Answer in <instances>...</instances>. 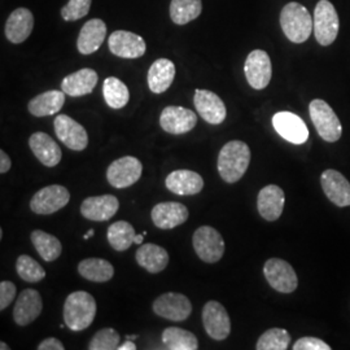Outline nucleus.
I'll use <instances>...</instances> for the list:
<instances>
[{
  "label": "nucleus",
  "instance_id": "obj_22",
  "mask_svg": "<svg viewBox=\"0 0 350 350\" xmlns=\"http://www.w3.org/2000/svg\"><path fill=\"white\" fill-rule=\"evenodd\" d=\"M286 204L284 191L279 186L270 185L263 187L257 198V209L263 219L274 222L280 218Z\"/></svg>",
  "mask_w": 350,
  "mask_h": 350
},
{
  "label": "nucleus",
  "instance_id": "obj_34",
  "mask_svg": "<svg viewBox=\"0 0 350 350\" xmlns=\"http://www.w3.org/2000/svg\"><path fill=\"white\" fill-rule=\"evenodd\" d=\"M135 228L126 221H118L109 226L107 238L113 250L117 252H125L134 244Z\"/></svg>",
  "mask_w": 350,
  "mask_h": 350
},
{
  "label": "nucleus",
  "instance_id": "obj_11",
  "mask_svg": "<svg viewBox=\"0 0 350 350\" xmlns=\"http://www.w3.org/2000/svg\"><path fill=\"white\" fill-rule=\"evenodd\" d=\"M244 73L250 88L254 90L267 88L273 75V65L267 52L262 50L252 51L245 60Z\"/></svg>",
  "mask_w": 350,
  "mask_h": 350
},
{
  "label": "nucleus",
  "instance_id": "obj_39",
  "mask_svg": "<svg viewBox=\"0 0 350 350\" xmlns=\"http://www.w3.org/2000/svg\"><path fill=\"white\" fill-rule=\"evenodd\" d=\"M120 334L113 328H103L95 334L88 344L90 350H114L120 347Z\"/></svg>",
  "mask_w": 350,
  "mask_h": 350
},
{
  "label": "nucleus",
  "instance_id": "obj_9",
  "mask_svg": "<svg viewBox=\"0 0 350 350\" xmlns=\"http://www.w3.org/2000/svg\"><path fill=\"white\" fill-rule=\"evenodd\" d=\"M143 173L140 160L133 156H125L113 161L107 170V179L114 188L122 189L137 183Z\"/></svg>",
  "mask_w": 350,
  "mask_h": 350
},
{
  "label": "nucleus",
  "instance_id": "obj_36",
  "mask_svg": "<svg viewBox=\"0 0 350 350\" xmlns=\"http://www.w3.org/2000/svg\"><path fill=\"white\" fill-rule=\"evenodd\" d=\"M103 95L107 104L113 109L124 108L130 100L129 88L121 79L116 77H109L104 81Z\"/></svg>",
  "mask_w": 350,
  "mask_h": 350
},
{
  "label": "nucleus",
  "instance_id": "obj_13",
  "mask_svg": "<svg viewBox=\"0 0 350 350\" xmlns=\"http://www.w3.org/2000/svg\"><path fill=\"white\" fill-rule=\"evenodd\" d=\"M70 193L64 186L53 185L39 189L30 200V209L37 214H52L68 205Z\"/></svg>",
  "mask_w": 350,
  "mask_h": 350
},
{
  "label": "nucleus",
  "instance_id": "obj_5",
  "mask_svg": "<svg viewBox=\"0 0 350 350\" xmlns=\"http://www.w3.org/2000/svg\"><path fill=\"white\" fill-rule=\"evenodd\" d=\"M309 113L314 127L319 137L328 142L334 143L341 138L342 127L338 120V114L334 109L322 99H315L309 105Z\"/></svg>",
  "mask_w": 350,
  "mask_h": 350
},
{
  "label": "nucleus",
  "instance_id": "obj_25",
  "mask_svg": "<svg viewBox=\"0 0 350 350\" xmlns=\"http://www.w3.org/2000/svg\"><path fill=\"white\" fill-rule=\"evenodd\" d=\"M34 27V16L27 8L13 11L5 24V37L14 44H20L30 37Z\"/></svg>",
  "mask_w": 350,
  "mask_h": 350
},
{
  "label": "nucleus",
  "instance_id": "obj_46",
  "mask_svg": "<svg viewBox=\"0 0 350 350\" xmlns=\"http://www.w3.org/2000/svg\"><path fill=\"white\" fill-rule=\"evenodd\" d=\"M143 240H144V235H143V234H142V235H135L134 243L138 244V245H142V244H143Z\"/></svg>",
  "mask_w": 350,
  "mask_h": 350
},
{
  "label": "nucleus",
  "instance_id": "obj_37",
  "mask_svg": "<svg viewBox=\"0 0 350 350\" xmlns=\"http://www.w3.org/2000/svg\"><path fill=\"white\" fill-rule=\"evenodd\" d=\"M291 342V335L283 328H270L258 338L257 350H286Z\"/></svg>",
  "mask_w": 350,
  "mask_h": 350
},
{
  "label": "nucleus",
  "instance_id": "obj_23",
  "mask_svg": "<svg viewBox=\"0 0 350 350\" xmlns=\"http://www.w3.org/2000/svg\"><path fill=\"white\" fill-rule=\"evenodd\" d=\"M165 186L175 195L192 196L202 191L204 179L199 173L192 170H175L166 176Z\"/></svg>",
  "mask_w": 350,
  "mask_h": 350
},
{
  "label": "nucleus",
  "instance_id": "obj_12",
  "mask_svg": "<svg viewBox=\"0 0 350 350\" xmlns=\"http://www.w3.org/2000/svg\"><path fill=\"white\" fill-rule=\"evenodd\" d=\"M55 134L69 150H83L88 146L86 129L66 114H59L55 118Z\"/></svg>",
  "mask_w": 350,
  "mask_h": 350
},
{
  "label": "nucleus",
  "instance_id": "obj_10",
  "mask_svg": "<svg viewBox=\"0 0 350 350\" xmlns=\"http://www.w3.org/2000/svg\"><path fill=\"white\" fill-rule=\"evenodd\" d=\"M202 325L206 334L217 341L226 340L231 332L230 315L218 301H208L202 308Z\"/></svg>",
  "mask_w": 350,
  "mask_h": 350
},
{
  "label": "nucleus",
  "instance_id": "obj_24",
  "mask_svg": "<svg viewBox=\"0 0 350 350\" xmlns=\"http://www.w3.org/2000/svg\"><path fill=\"white\" fill-rule=\"evenodd\" d=\"M29 146L38 160L47 167L57 166V163L62 161V148L46 133H34L29 139Z\"/></svg>",
  "mask_w": 350,
  "mask_h": 350
},
{
  "label": "nucleus",
  "instance_id": "obj_33",
  "mask_svg": "<svg viewBox=\"0 0 350 350\" xmlns=\"http://www.w3.org/2000/svg\"><path fill=\"white\" fill-rule=\"evenodd\" d=\"M163 345L169 350L199 349V340L187 329L179 327H167L163 332Z\"/></svg>",
  "mask_w": 350,
  "mask_h": 350
},
{
  "label": "nucleus",
  "instance_id": "obj_48",
  "mask_svg": "<svg viewBox=\"0 0 350 350\" xmlns=\"http://www.w3.org/2000/svg\"><path fill=\"white\" fill-rule=\"evenodd\" d=\"M0 349L1 350H10V347L5 344V342H0Z\"/></svg>",
  "mask_w": 350,
  "mask_h": 350
},
{
  "label": "nucleus",
  "instance_id": "obj_18",
  "mask_svg": "<svg viewBox=\"0 0 350 350\" xmlns=\"http://www.w3.org/2000/svg\"><path fill=\"white\" fill-rule=\"evenodd\" d=\"M43 300L36 289L27 288L24 289L14 304L13 309V319L16 325H31L42 313Z\"/></svg>",
  "mask_w": 350,
  "mask_h": 350
},
{
  "label": "nucleus",
  "instance_id": "obj_2",
  "mask_svg": "<svg viewBox=\"0 0 350 350\" xmlns=\"http://www.w3.org/2000/svg\"><path fill=\"white\" fill-rule=\"evenodd\" d=\"M96 301L85 291L70 293L64 304V322L69 329L79 332L92 325L96 315Z\"/></svg>",
  "mask_w": 350,
  "mask_h": 350
},
{
  "label": "nucleus",
  "instance_id": "obj_45",
  "mask_svg": "<svg viewBox=\"0 0 350 350\" xmlns=\"http://www.w3.org/2000/svg\"><path fill=\"white\" fill-rule=\"evenodd\" d=\"M137 349V345L131 341V340H129L127 338V341L126 342H124L122 345H120L118 347V350H135Z\"/></svg>",
  "mask_w": 350,
  "mask_h": 350
},
{
  "label": "nucleus",
  "instance_id": "obj_41",
  "mask_svg": "<svg viewBox=\"0 0 350 350\" xmlns=\"http://www.w3.org/2000/svg\"><path fill=\"white\" fill-rule=\"evenodd\" d=\"M17 288L12 282L4 280L0 283V310H5L16 299Z\"/></svg>",
  "mask_w": 350,
  "mask_h": 350
},
{
  "label": "nucleus",
  "instance_id": "obj_29",
  "mask_svg": "<svg viewBox=\"0 0 350 350\" xmlns=\"http://www.w3.org/2000/svg\"><path fill=\"white\" fill-rule=\"evenodd\" d=\"M65 92L51 90L47 92H43L33 98L29 101V112L36 117H46V116H53L62 111L65 104Z\"/></svg>",
  "mask_w": 350,
  "mask_h": 350
},
{
  "label": "nucleus",
  "instance_id": "obj_27",
  "mask_svg": "<svg viewBox=\"0 0 350 350\" xmlns=\"http://www.w3.org/2000/svg\"><path fill=\"white\" fill-rule=\"evenodd\" d=\"M98 83V73L94 69L85 68L66 75L62 82V90L72 98L85 96L94 91Z\"/></svg>",
  "mask_w": 350,
  "mask_h": 350
},
{
  "label": "nucleus",
  "instance_id": "obj_31",
  "mask_svg": "<svg viewBox=\"0 0 350 350\" xmlns=\"http://www.w3.org/2000/svg\"><path fill=\"white\" fill-rule=\"evenodd\" d=\"M78 273L90 282L105 283L114 275V267L103 258H86L78 265Z\"/></svg>",
  "mask_w": 350,
  "mask_h": 350
},
{
  "label": "nucleus",
  "instance_id": "obj_47",
  "mask_svg": "<svg viewBox=\"0 0 350 350\" xmlns=\"http://www.w3.org/2000/svg\"><path fill=\"white\" fill-rule=\"evenodd\" d=\"M94 234H95V230H88V234L83 237L85 240H88V239L92 238L94 237Z\"/></svg>",
  "mask_w": 350,
  "mask_h": 350
},
{
  "label": "nucleus",
  "instance_id": "obj_17",
  "mask_svg": "<svg viewBox=\"0 0 350 350\" xmlns=\"http://www.w3.org/2000/svg\"><path fill=\"white\" fill-rule=\"evenodd\" d=\"M196 124V113L183 107H166L160 116V125L166 133L173 135H182L189 133Z\"/></svg>",
  "mask_w": 350,
  "mask_h": 350
},
{
  "label": "nucleus",
  "instance_id": "obj_16",
  "mask_svg": "<svg viewBox=\"0 0 350 350\" xmlns=\"http://www.w3.org/2000/svg\"><path fill=\"white\" fill-rule=\"evenodd\" d=\"M195 107L201 118L211 125H221L226 120L227 111L224 100L212 91L195 90Z\"/></svg>",
  "mask_w": 350,
  "mask_h": 350
},
{
  "label": "nucleus",
  "instance_id": "obj_28",
  "mask_svg": "<svg viewBox=\"0 0 350 350\" xmlns=\"http://www.w3.org/2000/svg\"><path fill=\"white\" fill-rule=\"evenodd\" d=\"M137 262L150 274H159L169 263V253L157 244H142L137 250Z\"/></svg>",
  "mask_w": 350,
  "mask_h": 350
},
{
  "label": "nucleus",
  "instance_id": "obj_14",
  "mask_svg": "<svg viewBox=\"0 0 350 350\" xmlns=\"http://www.w3.org/2000/svg\"><path fill=\"white\" fill-rule=\"evenodd\" d=\"M273 126L276 133L292 144H304L309 138V129L297 114L279 112L273 117Z\"/></svg>",
  "mask_w": 350,
  "mask_h": 350
},
{
  "label": "nucleus",
  "instance_id": "obj_32",
  "mask_svg": "<svg viewBox=\"0 0 350 350\" xmlns=\"http://www.w3.org/2000/svg\"><path fill=\"white\" fill-rule=\"evenodd\" d=\"M31 243L34 248L37 250L39 256L46 261V262H53L56 261L63 252V245L60 240L47 234L46 231L42 230H36L31 232Z\"/></svg>",
  "mask_w": 350,
  "mask_h": 350
},
{
  "label": "nucleus",
  "instance_id": "obj_35",
  "mask_svg": "<svg viewBox=\"0 0 350 350\" xmlns=\"http://www.w3.org/2000/svg\"><path fill=\"white\" fill-rule=\"evenodd\" d=\"M201 0H172L170 17L176 25H186L200 16Z\"/></svg>",
  "mask_w": 350,
  "mask_h": 350
},
{
  "label": "nucleus",
  "instance_id": "obj_20",
  "mask_svg": "<svg viewBox=\"0 0 350 350\" xmlns=\"http://www.w3.org/2000/svg\"><path fill=\"white\" fill-rule=\"evenodd\" d=\"M188 215L189 212L187 206L175 201L160 202L150 213L153 224L161 230H172L178 226L183 225L187 221Z\"/></svg>",
  "mask_w": 350,
  "mask_h": 350
},
{
  "label": "nucleus",
  "instance_id": "obj_7",
  "mask_svg": "<svg viewBox=\"0 0 350 350\" xmlns=\"http://www.w3.org/2000/svg\"><path fill=\"white\" fill-rule=\"evenodd\" d=\"M263 274L269 284L280 293H292L299 286L297 274L293 267L280 258L267 260L263 266Z\"/></svg>",
  "mask_w": 350,
  "mask_h": 350
},
{
  "label": "nucleus",
  "instance_id": "obj_4",
  "mask_svg": "<svg viewBox=\"0 0 350 350\" xmlns=\"http://www.w3.org/2000/svg\"><path fill=\"white\" fill-rule=\"evenodd\" d=\"M314 36L321 46H331L338 36V14L329 0H319L314 11Z\"/></svg>",
  "mask_w": 350,
  "mask_h": 350
},
{
  "label": "nucleus",
  "instance_id": "obj_42",
  "mask_svg": "<svg viewBox=\"0 0 350 350\" xmlns=\"http://www.w3.org/2000/svg\"><path fill=\"white\" fill-rule=\"evenodd\" d=\"M293 350H331V347L323 340L317 338H301L295 342Z\"/></svg>",
  "mask_w": 350,
  "mask_h": 350
},
{
  "label": "nucleus",
  "instance_id": "obj_19",
  "mask_svg": "<svg viewBox=\"0 0 350 350\" xmlns=\"http://www.w3.org/2000/svg\"><path fill=\"white\" fill-rule=\"evenodd\" d=\"M321 185L328 200L338 208L350 206L349 180L338 170L327 169L321 175Z\"/></svg>",
  "mask_w": 350,
  "mask_h": 350
},
{
  "label": "nucleus",
  "instance_id": "obj_8",
  "mask_svg": "<svg viewBox=\"0 0 350 350\" xmlns=\"http://www.w3.org/2000/svg\"><path fill=\"white\" fill-rule=\"evenodd\" d=\"M152 308L156 315L173 322H183L192 314V304L189 299L176 292H167L159 296Z\"/></svg>",
  "mask_w": 350,
  "mask_h": 350
},
{
  "label": "nucleus",
  "instance_id": "obj_38",
  "mask_svg": "<svg viewBox=\"0 0 350 350\" xmlns=\"http://www.w3.org/2000/svg\"><path fill=\"white\" fill-rule=\"evenodd\" d=\"M16 271L27 283H38L46 278V271L39 263L27 254H21L16 261Z\"/></svg>",
  "mask_w": 350,
  "mask_h": 350
},
{
  "label": "nucleus",
  "instance_id": "obj_44",
  "mask_svg": "<svg viewBox=\"0 0 350 350\" xmlns=\"http://www.w3.org/2000/svg\"><path fill=\"white\" fill-rule=\"evenodd\" d=\"M11 166H12V163H11L10 156L4 150H0V173L5 174L7 172H10Z\"/></svg>",
  "mask_w": 350,
  "mask_h": 350
},
{
  "label": "nucleus",
  "instance_id": "obj_3",
  "mask_svg": "<svg viewBox=\"0 0 350 350\" xmlns=\"http://www.w3.org/2000/svg\"><path fill=\"white\" fill-rule=\"evenodd\" d=\"M280 26L286 37L301 44L306 42L314 31V20L309 11L296 1L288 3L280 13Z\"/></svg>",
  "mask_w": 350,
  "mask_h": 350
},
{
  "label": "nucleus",
  "instance_id": "obj_21",
  "mask_svg": "<svg viewBox=\"0 0 350 350\" xmlns=\"http://www.w3.org/2000/svg\"><path fill=\"white\" fill-rule=\"evenodd\" d=\"M120 209V201L113 195L88 198L81 205L82 215L94 222L109 221Z\"/></svg>",
  "mask_w": 350,
  "mask_h": 350
},
{
  "label": "nucleus",
  "instance_id": "obj_15",
  "mask_svg": "<svg viewBox=\"0 0 350 350\" xmlns=\"http://www.w3.org/2000/svg\"><path fill=\"white\" fill-rule=\"evenodd\" d=\"M108 46L113 55L122 59H139L147 50L143 38L126 30L113 31L108 40Z\"/></svg>",
  "mask_w": 350,
  "mask_h": 350
},
{
  "label": "nucleus",
  "instance_id": "obj_1",
  "mask_svg": "<svg viewBox=\"0 0 350 350\" xmlns=\"http://www.w3.org/2000/svg\"><path fill=\"white\" fill-rule=\"evenodd\" d=\"M250 150L241 140H231L218 154V173L227 183H237L248 170Z\"/></svg>",
  "mask_w": 350,
  "mask_h": 350
},
{
  "label": "nucleus",
  "instance_id": "obj_6",
  "mask_svg": "<svg viewBox=\"0 0 350 350\" xmlns=\"http://www.w3.org/2000/svg\"><path fill=\"white\" fill-rule=\"evenodd\" d=\"M192 244L202 262H218L224 257L225 240L214 227H199L193 234Z\"/></svg>",
  "mask_w": 350,
  "mask_h": 350
},
{
  "label": "nucleus",
  "instance_id": "obj_26",
  "mask_svg": "<svg viewBox=\"0 0 350 350\" xmlns=\"http://www.w3.org/2000/svg\"><path fill=\"white\" fill-rule=\"evenodd\" d=\"M107 37V25L100 18H92L81 29L77 49L82 55H91L99 50Z\"/></svg>",
  "mask_w": 350,
  "mask_h": 350
},
{
  "label": "nucleus",
  "instance_id": "obj_40",
  "mask_svg": "<svg viewBox=\"0 0 350 350\" xmlns=\"http://www.w3.org/2000/svg\"><path fill=\"white\" fill-rule=\"evenodd\" d=\"M92 0H69L62 8V17L65 21H77L90 12Z\"/></svg>",
  "mask_w": 350,
  "mask_h": 350
},
{
  "label": "nucleus",
  "instance_id": "obj_43",
  "mask_svg": "<svg viewBox=\"0 0 350 350\" xmlns=\"http://www.w3.org/2000/svg\"><path fill=\"white\" fill-rule=\"evenodd\" d=\"M63 342L56 338H49L43 340L39 345H38V350H64Z\"/></svg>",
  "mask_w": 350,
  "mask_h": 350
},
{
  "label": "nucleus",
  "instance_id": "obj_30",
  "mask_svg": "<svg viewBox=\"0 0 350 350\" xmlns=\"http://www.w3.org/2000/svg\"><path fill=\"white\" fill-rule=\"evenodd\" d=\"M174 77V63L167 59H159L148 70V88L153 94H163L172 86Z\"/></svg>",
  "mask_w": 350,
  "mask_h": 350
}]
</instances>
